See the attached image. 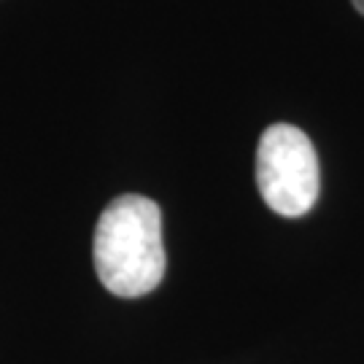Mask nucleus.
Masks as SVG:
<instances>
[{"mask_svg": "<svg viewBox=\"0 0 364 364\" xmlns=\"http://www.w3.org/2000/svg\"><path fill=\"white\" fill-rule=\"evenodd\" d=\"M92 254L111 294L132 299L154 291L165 275L159 205L141 195L117 197L97 219Z\"/></svg>", "mask_w": 364, "mask_h": 364, "instance_id": "obj_1", "label": "nucleus"}, {"mask_svg": "<svg viewBox=\"0 0 364 364\" xmlns=\"http://www.w3.org/2000/svg\"><path fill=\"white\" fill-rule=\"evenodd\" d=\"M257 186L278 216L299 219L316 205L321 189L318 156L311 138L294 124H270L257 149Z\"/></svg>", "mask_w": 364, "mask_h": 364, "instance_id": "obj_2", "label": "nucleus"}, {"mask_svg": "<svg viewBox=\"0 0 364 364\" xmlns=\"http://www.w3.org/2000/svg\"><path fill=\"white\" fill-rule=\"evenodd\" d=\"M351 3H353V9H356V11L364 16V0H351Z\"/></svg>", "mask_w": 364, "mask_h": 364, "instance_id": "obj_3", "label": "nucleus"}]
</instances>
